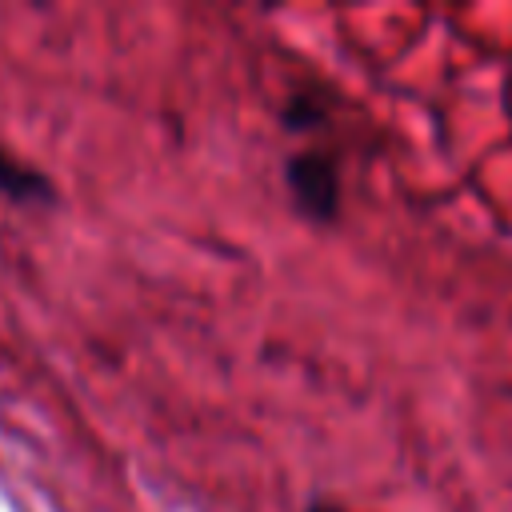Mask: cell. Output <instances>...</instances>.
<instances>
[{"instance_id":"6da1fadb","label":"cell","mask_w":512,"mask_h":512,"mask_svg":"<svg viewBox=\"0 0 512 512\" xmlns=\"http://www.w3.org/2000/svg\"><path fill=\"white\" fill-rule=\"evenodd\" d=\"M284 180H288L292 200H296V208L304 216L324 224V220H332L340 212V168H336V160L328 152L308 148V152L288 156Z\"/></svg>"},{"instance_id":"7a4b0ae2","label":"cell","mask_w":512,"mask_h":512,"mask_svg":"<svg viewBox=\"0 0 512 512\" xmlns=\"http://www.w3.org/2000/svg\"><path fill=\"white\" fill-rule=\"evenodd\" d=\"M0 192H8V196H16V200H44V196H48V184H44L36 172L20 168L16 160H8V156L0 152Z\"/></svg>"},{"instance_id":"3957f363","label":"cell","mask_w":512,"mask_h":512,"mask_svg":"<svg viewBox=\"0 0 512 512\" xmlns=\"http://www.w3.org/2000/svg\"><path fill=\"white\" fill-rule=\"evenodd\" d=\"M304 512H348V508H340V504H324V500H312Z\"/></svg>"}]
</instances>
